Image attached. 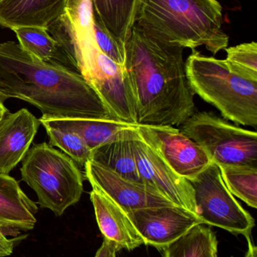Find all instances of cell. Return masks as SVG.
<instances>
[{
	"mask_svg": "<svg viewBox=\"0 0 257 257\" xmlns=\"http://www.w3.org/2000/svg\"><path fill=\"white\" fill-rule=\"evenodd\" d=\"M95 40L99 49L118 64L125 63V48L122 47L107 31L98 15L94 11Z\"/></svg>",
	"mask_w": 257,
	"mask_h": 257,
	"instance_id": "25",
	"label": "cell"
},
{
	"mask_svg": "<svg viewBox=\"0 0 257 257\" xmlns=\"http://www.w3.org/2000/svg\"><path fill=\"white\" fill-rule=\"evenodd\" d=\"M222 11L217 0H140L134 27L160 42L217 54L229 45Z\"/></svg>",
	"mask_w": 257,
	"mask_h": 257,
	"instance_id": "3",
	"label": "cell"
},
{
	"mask_svg": "<svg viewBox=\"0 0 257 257\" xmlns=\"http://www.w3.org/2000/svg\"><path fill=\"white\" fill-rule=\"evenodd\" d=\"M37 205L9 175L0 173V228L27 232L34 229Z\"/></svg>",
	"mask_w": 257,
	"mask_h": 257,
	"instance_id": "16",
	"label": "cell"
},
{
	"mask_svg": "<svg viewBox=\"0 0 257 257\" xmlns=\"http://www.w3.org/2000/svg\"><path fill=\"white\" fill-rule=\"evenodd\" d=\"M15 240L8 238L0 228V255L2 257L10 256L13 253Z\"/></svg>",
	"mask_w": 257,
	"mask_h": 257,
	"instance_id": "26",
	"label": "cell"
},
{
	"mask_svg": "<svg viewBox=\"0 0 257 257\" xmlns=\"http://www.w3.org/2000/svg\"><path fill=\"white\" fill-rule=\"evenodd\" d=\"M84 168L86 178L92 187L104 192L126 212L175 205L152 186L123 178L94 160H89Z\"/></svg>",
	"mask_w": 257,
	"mask_h": 257,
	"instance_id": "12",
	"label": "cell"
},
{
	"mask_svg": "<svg viewBox=\"0 0 257 257\" xmlns=\"http://www.w3.org/2000/svg\"><path fill=\"white\" fill-rule=\"evenodd\" d=\"M49 138L50 145L60 148L75 163L84 167L92 159V151L78 135L67 130L44 126Z\"/></svg>",
	"mask_w": 257,
	"mask_h": 257,
	"instance_id": "23",
	"label": "cell"
},
{
	"mask_svg": "<svg viewBox=\"0 0 257 257\" xmlns=\"http://www.w3.org/2000/svg\"><path fill=\"white\" fill-rule=\"evenodd\" d=\"M39 121L43 126H51L75 133L83 139L92 152L114 139L121 130L135 125L113 119L97 120L41 117Z\"/></svg>",
	"mask_w": 257,
	"mask_h": 257,
	"instance_id": "18",
	"label": "cell"
},
{
	"mask_svg": "<svg viewBox=\"0 0 257 257\" xmlns=\"http://www.w3.org/2000/svg\"><path fill=\"white\" fill-rule=\"evenodd\" d=\"M107 31L125 48L135 24L140 0H92Z\"/></svg>",
	"mask_w": 257,
	"mask_h": 257,
	"instance_id": "19",
	"label": "cell"
},
{
	"mask_svg": "<svg viewBox=\"0 0 257 257\" xmlns=\"http://www.w3.org/2000/svg\"><path fill=\"white\" fill-rule=\"evenodd\" d=\"M40 125L25 108L5 114L0 120V173L9 175L22 161Z\"/></svg>",
	"mask_w": 257,
	"mask_h": 257,
	"instance_id": "13",
	"label": "cell"
},
{
	"mask_svg": "<svg viewBox=\"0 0 257 257\" xmlns=\"http://www.w3.org/2000/svg\"><path fill=\"white\" fill-rule=\"evenodd\" d=\"M137 130L169 166L188 181L194 180L213 162L200 145L175 126L137 125Z\"/></svg>",
	"mask_w": 257,
	"mask_h": 257,
	"instance_id": "10",
	"label": "cell"
},
{
	"mask_svg": "<svg viewBox=\"0 0 257 257\" xmlns=\"http://www.w3.org/2000/svg\"><path fill=\"white\" fill-rule=\"evenodd\" d=\"M119 247L109 240L104 239L102 245L97 251L95 257H116Z\"/></svg>",
	"mask_w": 257,
	"mask_h": 257,
	"instance_id": "27",
	"label": "cell"
},
{
	"mask_svg": "<svg viewBox=\"0 0 257 257\" xmlns=\"http://www.w3.org/2000/svg\"><path fill=\"white\" fill-rule=\"evenodd\" d=\"M190 183L194 190L197 214L204 224L245 237L251 235L254 219L228 190L217 163L212 162Z\"/></svg>",
	"mask_w": 257,
	"mask_h": 257,
	"instance_id": "8",
	"label": "cell"
},
{
	"mask_svg": "<svg viewBox=\"0 0 257 257\" xmlns=\"http://www.w3.org/2000/svg\"><path fill=\"white\" fill-rule=\"evenodd\" d=\"M226 62L229 69L244 78L257 81V44L243 43L226 48Z\"/></svg>",
	"mask_w": 257,
	"mask_h": 257,
	"instance_id": "24",
	"label": "cell"
},
{
	"mask_svg": "<svg viewBox=\"0 0 257 257\" xmlns=\"http://www.w3.org/2000/svg\"><path fill=\"white\" fill-rule=\"evenodd\" d=\"M0 257H2L1 255H0Z\"/></svg>",
	"mask_w": 257,
	"mask_h": 257,
	"instance_id": "31",
	"label": "cell"
},
{
	"mask_svg": "<svg viewBox=\"0 0 257 257\" xmlns=\"http://www.w3.org/2000/svg\"><path fill=\"white\" fill-rule=\"evenodd\" d=\"M137 126L134 125L119 131L114 139L93 151L91 160L123 178L143 182L137 170L133 148V134Z\"/></svg>",
	"mask_w": 257,
	"mask_h": 257,
	"instance_id": "17",
	"label": "cell"
},
{
	"mask_svg": "<svg viewBox=\"0 0 257 257\" xmlns=\"http://www.w3.org/2000/svg\"><path fill=\"white\" fill-rule=\"evenodd\" d=\"M90 198L104 239L114 243L119 250H132L144 244L126 211L120 205L95 187H92Z\"/></svg>",
	"mask_w": 257,
	"mask_h": 257,
	"instance_id": "14",
	"label": "cell"
},
{
	"mask_svg": "<svg viewBox=\"0 0 257 257\" xmlns=\"http://www.w3.org/2000/svg\"><path fill=\"white\" fill-rule=\"evenodd\" d=\"M247 241V250L244 257H257V248L252 241L251 235L245 237ZM233 257V256H232Z\"/></svg>",
	"mask_w": 257,
	"mask_h": 257,
	"instance_id": "28",
	"label": "cell"
},
{
	"mask_svg": "<svg viewBox=\"0 0 257 257\" xmlns=\"http://www.w3.org/2000/svg\"><path fill=\"white\" fill-rule=\"evenodd\" d=\"M181 126V132L200 145L218 166H257L256 131L235 126L208 111H196Z\"/></svg>",
	"mask_w": 257,
	"mask_h": 257,
	"instance_id": "7",
	"label": "cell"
},
{
	"mask_svg": "<svg viewBox=\"0 0 257 257\" xmlns=\"http://www.w3.org/2000/svg\"><path fill=\"white\" fill-rule=\"evenodd\" d=\"M222 178L228 190L251 208H257V166L220 165Z\"/></svg>",
	"mask_w": 257,
	"mask_h": 257,
	"instance_id": "22",
	"label": "cell"
},
{
	"mask_svg": "<svg viewBox=\"0 0 257 257\" xmlns=\"http://www.w3.org/2000/svg\"><path fill=\"white\" fill-rule=\"evenodd\" d=\"M7 111H9V109L5 106V102L3 99L0 98V120L3 118V116L5 115Z\"/></svg>",
	"mask_w": 257,
	"mask_h": 257,
	"instance_id": "29",
	"label": "cell"
},
{
	"mask_svg": "<svg viewBox=\"0 0 257 257\" xmlns=\"http://www.w3.org/2000/svg\"><path fill=\"white\" fill-rule=\"evenodd\" d=\"M215 233L199 224L163 249L164 257H218Z\"/></svg>",
	"mask_w": 257,
	"mask_h": 257,
	"instance_id": "21",
	"label": "cell"
},
{
	"mask_svg": "<svg viewBox=\"0 0 257 257\" xmlns=\"http://www.w3.org/2000/svg\"><path fill=\"white\" fill-rule=\"evenodd\" d=\"M133 148L141 181L152 186L175 205L198 215L190 181L169 166L156 150L142 138L137 126L133 134Z\"/></svg>",
	"mask_w": 257,
	"mask_h": 257,
	"instance_id": "9",
	"label": "cell"
},
{
	"mask_svg": "<svg viewBox=\"0 0 257 257\" xmlns=\"http://www.w3.org/2000/svg\"><path fill=\"white\" fill-rule=\"evenodd\" d=\"M21 174L37 195L40 208L57 217L79 202L84 191V178L76 163L46 142L35 144L27 151Z\"/></svg>",
	"mask_w": 257,
	"mask_h": 257,
	"instance_id": "5",
	"label": "cell"
},
{
	"mask_svg": "<svg viewBox=\"0 0 257 257\" xmlns=\"http://www.w3.org/2000/svg\"><path fill=\"white\" fill-rule=\"evenodd\" d=\"M69 0H3L0 25L13 30L20 27L46 28L64 12Z\"/></svg>",
	"mask_w": 257,
	"mask_h": 257,
	"instance_id": "15",
	"label": "cell"
},
{
	"mask_svg": "<svg viewBox=\"0 0 257 257\" xmlns=\"http://www.w3.org/2000/svg\"><path fill=\"white\" fill-rule=\"evenodd\" d=\"M3 0H0V4H1L2 2H3Z\"/></svg>",
	"mask_w": 257,
	"mask_h": 257,
	"instance_id": "30",
	"label": "cell"
},
{
	"mask_svg": "<svg viewBox=\"0 0 257 257\" xmlns=\"http://www.w3.org/2000/svg\"><path fill=\"white\" fill-rule=\"evenodd\" d=\"M12 30L16 34L20 46L33 58L47 63H59L75 69L46 28L20 27Z\"/></svg>",
	"mask_w": 257,
	"mask_h": 257,
	"instance_id": "20",
	"label": "cell"
},
{
	"mask_svg": "<svg viewBox=\"0 0 257 257\" xmlns=\"http://www.w3.org/2000/svg\"><path fill=\"white\" fill-rule=\"evenodd\" d=\"M75 60L78 72L98 93L113 118L137 125L135 102L124 66L105 55L95 37L81 39Z\"/></svg>",
	"mask_w": 257,
	"mask_h": 257,
	"instance_id": "6",
	"label": "cell"
},
{
	"mask_svg": "<svg viewBox=\"0 0 257 257\" xmlns=\"http://www.w3.org/2000/svg\"><path fill=\"white\" fill-rule=\"evenodd\" d=\"M0 98L25 101L48 118L116 120L80 72L36 60L14 42L0 45Z\"/></svg>",
	"mask_w": 257,
	"mask_h": 257,
	"instance_id": "2",
	"label": "cell"
},
{
	"mask_svg": "<svg viewBox=\"0 0 257 257\" xmlns=\"http://www.w3.org/2000/svg\"><path fill=\"white\" fill-rule=\"evenodd\" d=\"M189 84L194 94L217 108L237 124L257 125V81L232 72L225 60L193 50L186 61Z\"/></svg>",
	"mask_w": 257,
	"mask_h": 257,
	"instance_id": "4",
	"label": "cell"
},
{
	"mask_svg": "<svg viewBox=\"0 0 257 257\" xmlns=\"http://www.w3.org/2000/svg\"><path fill=\"white\" fill-rule=\"evenodd\" d=\"M184 50L133 27L125 43L123 66L139 126H181L196 112Z\"/></svg>",
	"mask_w": 257,
	"mask_h": 257,
	"instance_id": "1",
	"label": "cell"
},
{
	"mask_svg": "<svg viewBox=\"0 0 257 257\" xmlns=\"http://www.w3.org/2000/svg\"><path fill=\"white\" fill-rule=\"evenodd\" d=\"M146 245L163 250L192 228L204 224L197 214L177 206L153 207L127 212Z\"/></svg>",
	"mask_w": 257,
	"mask_h": 257,
	"instance_id": "11",
	"label": "cell"
}]
</instances>
